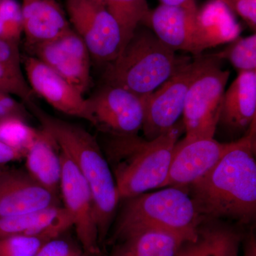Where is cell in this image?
<instances>
[{
    "label": "cell",
    "mask_w": 256,
    "mask_h": 256,
    "mask_svg": "<svg viewBox=\"0 0 256 256\" xmlns=\"http://www.w3.org/2000/svg\"><path fill=\"white\" fill-rule=\"evenodd\" d=\"M153 193L126 198L108 244L114 245L130 234L158 229L195 236L205 220L186 188L166 186Z\"/></svg>",
    "instance_id": "obj_5"
},
{
    "label": "cell",
    "mask_w": 256,
    "mask_h": 256,
    "mask_svg": "<svg viewBox=\"0 0 256 256\" xmlns=\"http://www.w3.org/2000/svg\"><path fill=\"white\" fill-rule=\"evenodd\" d=\"M24 156L25 154L22 152L14 149L0 140V164L18 161Z\"/></svg>",
    "instance_id": "obj_32"
},
{
    "label": "cell",
    "mask_w": 256,
    "mask_h": 256,
    "mask_svg": "<svg viewBox=\"0 0 256 256\" xmlns=\"http://www.w3.org/2000/svg\"><path fill=\"white\" fill-rule=\"evenodd\" d=\"M217 55L204 62L188 87L183 111L186 137L214 138L225 88L230 76L220 67Z\"/></svg>",
    "instance_id": "obj_6"
},
{
    "label": "cell",
    "mask_w": 256,
    "mask_h": 256,
    "mask_svg": "<svg viewBox=\"0 0 256 256\" xmlns=\"http://www.w3.org/2000/svg\"><path fill=\"white\" fill-rule=\"evenodd\" d=\"M2 1V0H0V2H1Z\"/></svg>",
    "instance_id": "obj_36"
},
{
    "label": "cell",
    "mask_w": 256,
    "mask_h": 256,
    "mask_svg": "<svg viewBox=\"0 0 256 256\" xmlns=\"http://www.w3.org/2000/svg\"><path fill=\"white\" fill-rule=\"evenodd\" d=\"M22 68L0 62V90L18 97L26 105L34 101L35 95Z\"/></svg>",
    "instance_id": "obj_26"
},
{
    "label": "cell",
    "mask_w": 256,
    "mask_h": 256,
    "mask_svg": "<svg viewBox=\"0 0 256 256\" xmlns=\"http://www.w3.org/2000/svg\"><path fill=\"white\" fill-rule=\"evenodd\" d=\"M0 62L22 67L18 42L0 37Z\"/></svg>",
    "instance_id": "obj_30"
},
{
    "label": "cell",
    "mask_w": 256,
    "mask_h": 256,
    "mask_svg": "<svg viewBox=\"0 0 256 256\" xmlns=\"http://www.w3.org/2000/svg\"><path fill=\"white\" fill-rule=\"evenodd\" d=\"M42 129L76 165L92 192L99 242H105L120 202L114 174L96 138L78 124L50 116L34 101L28 104Z\"/></svg>",
    "instance_id": "obj_2"
},
{
    "label": "cell",
    "mask_w": 256,
    "mask_h": 256,
    "mask_svg": "<svg viewBox=\"0 0 256 256\" xmlns=\"http://www.w3.org/2000/svg\"><path fill=\"white\" fill-rule=\"evenodd\" d=\"M1 170H0V172H1Z\"/></svg>",
    "instance_id": "obj_37"
},
{
    "label": "cell",
    "mask_w": 256,
    "mask_h": 256,
    "mask_svg": "<svg viewBox=\"0 0 256 256\" xmlns=\"http://www.w3.org/2000/svg\"><path fill=\"white\" fill-rule=\"evenodd\" d=\"M256 119V70L239 72L224 92L218 126L232 133H246Z\"/></svg>",
    "instance_id": "obj_16"
},
{
    "label": "cell",
    "mask_w": 256,
    "mask_h": 256,
    "mask_svg": "<svg viewBox=\"0 0 256 256\" xmlns=\"http://www.w3.org/2000/svg\"><path fill=\"white\" fill-rule=\"evenodd\" d=\"M161 4L172 6H186L195 2V0H160Z\"/></svg>",
    "instance_id": "obj_34"
},
{
    "label": "cell",
    "mask_w": 256,
    "mask_h": 256,
    "mask_svg": "<svg viewBox=\"0 0 256 256\" xmlns=\"http://www.w3.org/2000/svg\"><path fill=\"white\" fill-rule=\"evenodd\" d=\"M21 8L28 50L62 36L72 30L56 0H22Z\"/></svg>",
    "instance_id": "obj_17"
},
{
    "label": "cell",
    "mask_w": 256,
    "mask_h": 256,
    "mask_svg": "<svg viewBox=\"0 0 256 256\" xmlns=\"http://www.w3.org/2000/svg\"><path fill=\"white\" fill-rule=\"evenodd\" d=\"M196 236L146 229L130 234L116 242L109 256H174L184 242L193 240Z\"/></svg>",
    "instance_id": "obj_20"
},
{
    "label": "cell",
    "mask_w": 256,
    "mask_h": 256,
    "mask_svg": "<svg viewBox=\"0 0 256 256\" xmlns=\"http://www.w3.org/2000/svg\"><path fill=\"white\" fill-rule=\"evenodd\" d=\"M225 50L216 54L220 60H226L239 72L256 70V34L236 38Z\"/></svg>",
    "instance_id": "obj_25"
},
{
    "label": "cell",
    "mask_w": 256,
    "mask_h": 256,
    "mask_svg": "<svg viewBox=\"0 0 256 256\" xmlns=\"http://www.w3.org/2000/svg\"><path fill=\"white\" fill-rule=\"evenodd\" d=\"M58 206L57 196L22 170L0 172V217Z\"/></svg>",
    "instance_id": "obj_15"
},
{
    "label": "cell",
    "mask_w": 256,
    "mask_h": 256,
    "mask_svg": "<svg viewBox=\"0 0 256 256\" xmlns=\"http://www.w3.org/2000/svg\"><path fill=\"white\" fill-rule=\"evenodd\" d=\"M144 97L106 84L86 98L92 126L112 136H137L144 119Z\"/></svg>",
    "instance_id": "obj_9"
},
{
    "label": "cell",
    "mask_w": 256,
    "mask_h": 256,
    "mask_svg": "<svg viewBox=\"0 0 256 256\" xmlns=\"http://www.w3.org/2000/svg\"><path fill=\"white\" fill-rule=\"evenodd\" d=\"M73 227L64 207L54 206L22 214L0 217V238L14 235H45L56 238Z\"/></svg>",
    "instance_id": "obj_19"
},
{
    "label": "cell",
    "mask_w": 256,
    "mask_h": 256,
    "mask_svg": "<svg viewBox=\"0 0 256 256\" xmlns=\"http://www.w3.org/2000/svg\"><path fill=\"white\" fill-rule=\"evenodd\" d=\"M60 158L64 208L70 216L82 250L87 255H99L100 245L92 192L73 160L60 150Z\"/></svg>",
    "instance_id": "obj_10"
},
{
    "label": "cell",
    "mask_w": 256,
    "mask_h": 256,
    "mask_svg": "<svg viewBox=\"0 0 256 256\" xmlns=\"http://www.w3.org/2000/svg\"><path fill=\"white\" fill-rule=\"evenodd\" d=\"M244 234L220 220H205L196 238L184 242L174 256H238Z\"/></svg>",
    "instance_id": "obj_18"
},
{
    "label": "cell",
    "mask_w": 256,
    "mask_h": 256,
    "mask_svg": "<svg viewBox=\"0 0 256 256\" xmlns=\"http://www.w3.org/2000/svg\"><path fill=\"white\" fill-rule=\"evenodd\" d=\"M70 26L85 43L92 60L107 66L124 46L118 23L99 0H66Z\"/></svg>",
    "instance_id": "obj_7"
},
{
    "label": "cell",
    "mask_w": 256,
    "mask_h": 256,
    "mask_svg": "<svg viewBox=\"0 0 256 256\" xmlns=\"http://www.w3.org/2000/svg\"><path fill=\"white\" fill-rule=\"evenodd\" d=\"M52 237L45 235H14L0 238V256H36Z\"/></svg>",
    "instance_id": "obj_27"
},
{
    "label": "cell",
    "mask_w": 256,
    "mask_h": 256,
    "mask_svg": "<svg viewBox=\"0 0 256 256\" xmlns=\"http://www.w3.org/2000/svg\"><path fill=\"white\" fill-rule=\"evenodd\" d=\"M256 122L228 142L218 162L185 188L205 220L228 218L248 224L256 213Z\"/></svg>",
    "instance_id": "obj_1"
},
{
    "label": "cell",
    "mask_w": 256,
    "mask_h": 256,
    "mask_svg": "<svg viewBox=\"0 0 256 256\" xmlns=\"http://www.w3.org/2000/svg\"><path fill=\"white\" fill-rule=\"evenodd\" d=\"M118 23L122 34L124 48L136 28L149 22L151 12L146 0H99Z\"/></svg>",
    "instance_id": "obj_23"
},
{
    "label": "cell",
    "mask_w": 256,
    "mask_h": 256,
    "mask_svg": "<svg viewBox=\"0 0 256 256\" xmlns=\"http://www.w3.org/2000/svg\"><path fill=\"white\" fill-rule=\"evenodd\" d=\"M82 95L92 85V57L85 43L73 28L63 36L28 50Z\"/></svg>",
    "instance_id": "obj_11"
},
{
    "label": "cell",
    "mask_w": 256,
    "mask_h": 256,
    "mask_svg": "<svg viewBox=\"0 0 256 256\" xmlns=\"http://www.w3.org/2000/svg\"><path fill=\"white\" fill-rule=\"evenodd\" d=\"M204 62L198 56L168 79L154 92L144 97L142 130L148 140L169 132L182 116L188 87Z\"/></svg>",
    "instance_id": "obj_8"
},
{
    "label": "cell",
    "mask_w": 256,
    "mask_h": 256,
    "mask_svg": "<svg viewBox=\"0 0 256 256\" xmlns=\"http://www.w3.org/2000/svg\"><path fill=\"white\" fill-rule=\"evenodd\" d=\"M197 12L196 2L182 6L160 4L150 13L148 25L171 50L198 56L204 50L197 28Z\"/></svg>",
    "instance_id": "obj_14"
},
{
    "label": "cell",
    "mask_w": 256,
    "mask_h": 256,
    "mask_svg": "<svg viewBox=\"0 0 256 256\" xmlns=\"http://www.w3.org/2000/svg\"><path fill=\"white\" fill-rule=\"evenodd\" d=\"M196 24L204 50L230 43L242 32L234 13L222 0H210L198 10Z\"/></svg>",
    "instance_id": "obj_21"
},
{
    "label": "cell",
    "mask_w": 256,
    "mask_h": 256,
    "mask_svg": "<svg viewBox=\"0 0 256 256\" xmlns=\"http://www.w3.org/2000/svg\"><path fill=\"white\" fill-rule=\"evenodd\" d=\"M88 255H87V254H84V255H82V256H88Z\"/></svg>",
    "instance_id": "obj_35"
},
{
    "label": "cell",
    "mask_w": 256,
    "mask_h": 256,
    "mask_svg": "<svg viewBox=\"0 0 256 256\" xmlns=\"http://www.w3.org/2000/svg\"><path fill=\"white\" fill-rule=\"evenodd\" d=\"M183 130L182 122L150 140L138 134L114 136L105 156L116 180L120 201L161 188L168 176L175 144Z\"/></svg>",
    "instance_id": "obj_3"
},
{
    "label": "cell",
    "mask_w": 256,
    "mask_h": 256,
    "mask_svg": "<svg viewBox=\"0 0 256 256\" xmlns=\"http://www.w3.org/2000/svg\"><path fill=\"white\" fill-rule=\"evenodd\" d=\"M228 143L214 138H184L175 144L168 176L161 188H188L212 169L224 156Z\"/></svg>",
    "instance_id": "obj_13"
},
{
    "label": "cell",
    "mask_w": 256,
    "mask_h": 256,
    "mask_svg": "<svg viewBox=\"0 0 256 256\" xmlns=\"http://www.w3.org/2000/svg\"><path fill=\"white\" fill-rule=\"evenodd\" d=\"M26 172L36 182L57 194L62 176L60 150L43 129L40 137L25 154Z\"/></svg>",
    "instance_id": "obj_22"
},
{
    "label": "cell",
    "mask_w": 256,
    "mask_h": 256,
    "mask_svg": "<svg viewBox=\"0 0 256 256\" xmlns=\"http://www.w3.org/2000/svg\"><path fill=\"white\" fill-rule=\"evenodd\" d=\"M192 60L176 54L154 32L140 25L116 60L106 66L104 78L106 84L142 97L154 92Z\"/></svg>",
    "instance_id": "obj_4"
},
{
    "label": "cell",
    "mask_w": 256,
    "mask_h": 256,
    "mask_svg": "<svg viewBox=\"0 0 256 256\" xmlns=\"http://www.w3.org/2000/svg\"></svg>",
    "instance_id": "obj_38"
},
{
    "label": "cell",
    "mask_w": 256,
    "mask_h": 256,
    "mask_svg": "<svg viewBox=\"0 0 256 256\" xmlns=\"http://www.w3.org/2000/svg\"><path fill=\"white\" fill-rule=\"evenodd\" d=\"M40 133L41 130L28 126L22 118L8 116L0 119V140L25 154Z\"/></svg>",
    "instance_id": "obj_24"
},
{
    "label": "cell",
    "mask_w": 256,
    "mask_h": 256,
    "mask_svg": "<svg viewBox=\"0 0 256 256\" xmlns=\"http://www.w3.org/2000/svg\"><path fill=\"white\" fill-rule=\"evenodd\" d=\"M85 252L78 246L62 236L47 242L36 256H82Z\"/></svg>",
    "instance_id": "obj_28"
},
{
    "label": "cell",
    "mask_w": 256,
    "mask_h": 256,
    "mask_svg": "<svg viewBox=\"0 0 256 256\" xmlns=\"http://www.w3.org/2000/svg\"><path fill=\"white\" fill-rule=\"evenodd\" d=\"M25 77L34 95L62 114L92 124L87 99L54 70L31 55H22Z\"/></svg>",
    "instance_id": "obj_12"
},
{
    "label": "cell",
    "mask_w": 256,
    "mask_h": 256,
    "mask_svg": "<svg viewBox=\"0 0 256 256\" xmlns=\"http://www.w3.org/2000/svg\"><path fill=\"white\" fill-rule=\"evenodd\" d=\"M245 256H256V242L252 234L246 244Z\"/></svg>",
    "instance_id": "obj_33"
},
{
    "label": "cell",
    "mask_w": 256,
    "mask_h": 256,
    "mask_svg": "<svg viewBox=\"0 0 256 256\" xmlns=\"http://www.w3.org/2000/svg\"><path fill=\"white\" fill-rule=\"evenodd\" d=\"M22 34V21L0 18V37L1 38L18 42Z\"/></svg>",
    "instance_id": "obj_31"
},
{
    "label": "cell",
    "mask_w": 256,
    "mask_h": 256,
    "mask_svg": "<svg viewBox=\"0 0 256 256\" xmlns=\"http://www.w3.org/2000/svg\"><path fill=\"white\" fill-rule=\"evenodd\" d=\"M252 30L256 28V0H222Z\"/></svg>",
    "instance_id": "obj_29"
}]
</instances>
